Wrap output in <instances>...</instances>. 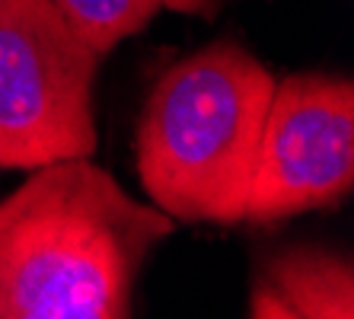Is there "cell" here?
<instances>
[{
  "mask_svg": "<svg viewBox=\"0 0 354 319\" xmlns=\"http://www.w3.org/2000/svg\"><path fill=\"white\" fill-rule=\"evenodd\" d=\"M0 201V319H124L138 275L173 233L90 156H64Z\"/></svg>",
  "mask_w": 354,
  "mask_h": 319,
  "instance_id": "obj_1",
  "label": "cell"
},
{
  "mask_svg": "<svg viewBox=\"0 0 354 319\" xmlns=\"http://www.w3.org/2000/svg\"><path fill=\"white\" fill-rule=\"evenodd\" d=\"M99 55L51 0H0V166L93 156Z\"/></svg>",
  "mask_w": 354,
  "mask_h": 319,
  "instance_id": "obj_3",
  "label": "cell"
},
{
  "mask_svg": "<svg viewBox=\"0 0 354 319\" xmlns=\"http://www.w3.org/2000/svg\"><path fill=\"white\" fill-rule=\"evenodd\" d=\"M51 3L99 57L128 35H138L163 10L160 0H51Z\"/></svg>",
  "mask_w": 354,
  "mask_h": 319,
  "instance_id": "obj_6",
  "label": "cell"
},
{
  "mask_svg": "<svg viewBox=\"0 0 354 319\" xmlns=\"http://www.w3.org/2000/svg\"><path fill=\"white\" fill-rule=\"evenodd\" d=\"M249 316L256 319H351L354 268L348 255L322 246L281 249L256 271Z\"/></svg>",
  "mask_w": 354,
  "mask_h": 319,
  "instance_id": "obj_5",
  "label": "cell"
},
{
  "mask_svg": "<svg viewBox=\"0 0 354 319\" xmlns=\"http://www.w3.org/2000/svg\"><path fill=\"white\" fill-rule=\"evenodd\" d=\"M354 185V86L345 77L274 80L243 221L272 227L332 208Z\"/></svg>",
  "mask_w": 354,
  "mask_h": 319,
  "instance_id": "obj_4",
  "label": "cell"
},
{
  "mask_svg": "<svg viewBox=\"0 0 354 319\" xmlns=\"http://www.w3.org/2000/svg\"><path fill=\"white\" fill-rule=\"evenodd\" d=\"M217 0H160V7L176 13H211Z\"/></svg>",
  "mask_w": 354,
  "mask_h": 319,
  "instance_id": "obj_7",
  "label": "cell"
},
{
  "mask_svg": "<svg viewBox=\"0 0 354 319\" xmlns=\"http://www.w3.org/2000/svg\"><path fill=\"white\" fill-rule=\"evenodd\" d=\"M274 77L236 42L169 64L150 86L134 138L140 185L182 224H243Z\"/></svg>",
  "mask_w": 354,
  "mask_h": 319,
  "instance_id": "obj_2",
  "label": "cell"
}]
</instances>
